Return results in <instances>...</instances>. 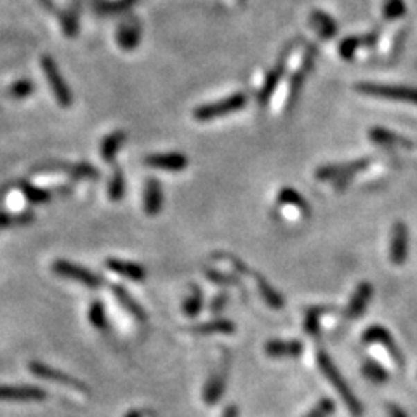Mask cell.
Instances as JSON below:
<instances>
[{
  "label": "cell",
  "instance_id": "obj_1",
  "mask_svg": "<svg viewBox=\"0 0 417 417\" xmlns=\"http://www.w3.org/2000/svg\"><path fill=\"white\" fill-rule=\"evenodd\" d=\"M317 360H319V367L322 369V372L326 374V378L329 379L330 384L334 386V389L339 393V396L343 398L344 405H346V409L353 414V417L364 416V405H362L360 400L357 398V395L351 391L350 384L344 381V378L341 375L339 369L334 365L332 358H330L326 351H319V355H317Z\"/></svg>",
  "mask_w": 417,
  "mask_h": 417
},
{
  "label": "cell",
  "instance_id": "obj_2",
  "mask_svg": "<svg viewBox=\"0 0 417 417\" xmlns=\"http://www.w3.org/2000/svg\"><path fill=\"white\" fill-rule=\"evenodd\" d=\"M372 160L369 159H358L353 162H344V163H330V166H323L317 170V179L320 181H332L336 184V188H344L353 176H357L358 172L367 169L371 166Z\"/></svg>",
  "mask_w": 417,
  "mask_h": 417
},
{
  "label": "cell",
  "instance_id": "obj_3",
  "mask_svg": "<svg viewBox=\"0 0 417 417\" xmlns=\"http://www.w3.org/2000/svg\"><path fill=\"white\" fill-rule=\"evenodd\" d=\"M247 105V96L244 92H237L228 98L221 99L216 103H208V105H202L193 112V117L200 122L214 121V118L227 117V115L235 114V112L242 110Z\"/></svg>",
  "mask_w": 417,
  "mask_h": 417
},
{
  "label": "cell",
  "instance_id": "obj_4",
  "mask_svg": "<svg viewBox=\"0 0 417 417\" xmlns=\"http://www.w3.org/2000/svg\"><path fill=\"white\" fill-rule=\"evenodd\" d=\"M358 92L375 96L381 99H391V101L412 103L417 105V87H407V85H388V84H372V82H364V84L355 85Z\"/></svg>",
  "mask_w": 417,
  "mask_h": 417
},
{
  "label": "cell",
  "instance_id": "obj_5",
  "mask_svg": "<svg viewBox=\"0 0 417 417\" xmlns=\"http://www.w3.org/2000/svg\"><path fill=\"white\" fill-rule=\"evenodd\" d=\"M40 64H42V70L44 73H46L47 82H49L51 91H53L56 101L60 103L63 108L71 107V103H73V94H71L70 87H68V84L64 82L56 61H54L51 56H44L42 60H40Z\"/></svg>",
  "mask_w": 417,
  "mask_h": 417
},
{
  "label": "cell",
  "instance_id": "obj_6",
  "mask_svg": "<svg viewBox=\"0 0 417 417\" xmlns=\"http://www.w3.org/2000/svg\"><path fill=\"white\" fill-rule=\"evenodd\" d=\"M53 272L56 275L63 276V278L82 283L89 289H98V287L103 285V276L96 275V273L84 268V266H78L71 261H64V259H57V261L53 263Z\"/></svg>",
  "mask_w": 417,
  "mask_h": 417
},
{
  "label": "cell",
  "instance_id": "obj_7",
  "mask_svg": "<svg viewBox=\"0 0 417 417\" xmlns=\"http://www.w3.org/2000/svg\"><path fill=\"white\" fill-rule=\"evenodd\" d=\"M30 371H32L37 378L46 379V381L57 382V384L70 386V388L77 389V391L85 393L89 389L87 386H85L82 381H78V379L71 378V375L66 374V372H61L57 371V369L49 367V365L42 364V362H32V364H30Z\"/></svg>",
  "mask_w": 417,
  "mask_h": 417
},
{
  "label": "cell",
  "instance_id": "obj_8",
  "mask_svg": "<svg viewBox=\"0 0 417 417\" xmlns=\"http://www.w3.org/2000/svg\"><path fill=\"white\" fill-rule=\"evenodd\" d=\"M364 343L365 344H381L386 351L393 357L395 364L398 367L403 365V355L400 353L398 346H396L395 339L391 337V334L381 326H371L367 330L364 332Z\"/></svg>",
  "mask_w": 417,
  "mask_h": 417
},
{
  "label": "cell",
  "instance_id": "obj_9",
  "mask_svg": "<svg viewBox=\"0 0 417 417\" xmlns=\"http://www.w3.org/2000/svg\"><path fill=\"white\" fill-rule=\"evenodd\" d=\"M407 256H409V230L402 221H396L391 230L389 259L393 265L400 266L407 261Z\"/></svg>",
  "mask_w": 417,
  "mask_h": 417
},
{
  "label": "cell",
  "instance_id": "obj_10",
  "mask_svg": "<svg viewBox=\"0 0 417 417\" xmlns=\"http://www.w3.org/2000/svg\"><path fill=\"white\" fill-rule=\"evenodd\" d=\"M145 163L152 169L167 170V172H181L188 167V157L177 152L159 153V155L146 157Z\"/></svg>",
  "mask_w": 417,
  "mask_h": 417
},
{
  "label": "cell",
  "instance_id": "obj_11",
  "mask_svg": "<svg viewBox=\"0 0 417 417\" xmlns=\"http://www.w3.org/2000/svg\"><path fill=\"white\" fill-rule=\"evenodd\" d=\"M315 54H317L315 47H313V46L308 47V54H306V57H304L303 64H301L299 71H297V73L292 77V80H290L289 105H287V110H290V108L296 105L297 98H299V94H301V89H303L304 80H306L308 73H310L311 66H313V61H315Z\"/></svg>",
  "mask_w": 417,
  "mask_h": 417
},
{
  "label": "cell",
  "instance_id": "obj_12",
  "mask_svg": "<svg viewBox=\"0 0 417 417\" xmlns=\"http://www.w3.org/2000/svg\"><path fill=\"white\" fill-rule=\"evenodd\" d=\"M287 57H289V51H285V53H283L282 56H280V61L275 64V66H273V70L269 71L268 77H266L265 84H263L261 91H259V96H258L259 107H265V105H268L269 98H272L273 92H275L276 85H278V82L282 80L283 71H285Z\"/></svg>",
  "mask_w": 417,
  "mask_h": 417
},
{
  "label": "cell",
  "instance_id": "obj_13",
  "mask_svg": "<svg viewBox=\"0 0 417 417\" xmlns=\"http://www.w3.org/2000/svg\"><path fill=\"white\" fill-rule=\"evenodd\" d=\"M372 294H374V289H372V285L369 282L360 283V285L357 287V290L353 292V296H351L350 303H348V308H346L348 319L353 320V319H358L360 315H364L369 303H371L372 299Z\"/></svg>",
  "mask_w": 417,
  "mask_h": 417
},
{
  "label": "cell",
  "instance_id": "obj_14",
  "mask_svg": "<svg viewBox=\"0 0 417 417\" xmlns=\"http://www.w3.org/2000/svg\"><path fill=\"white\" fill-rule=\"evenodd\" d=\"M228 371L227 369H220L214 372L213 378L208 379L207 384L204 388V402L205 405H216L220 402L221 396L224 395V388H227Z\"/></svg>",
  "mask_w": 417,
  "mask_h": 417
},
{
  "label": "cell",
  "instance_id": "obj_15",
  "mask_svg": "<svg viewBox=\"0 0 417 417\" xmlns=\"http://www.w3.org/2000/svg\"><path fill=\"white\" fill-rule=\"evenodd\" d=\"M143 204H145V211L148 216H157V214L162 211L163 191H162V186H160V183L155 179V177H150V179L146 181L145 198H143Z\"/></svg>",
  "mask_w": 417,
  "mask_h": 417
},
{
  "label": "cell",
  "instance_id": "obj_16",
  "mask_svg": "<svg viewBox=\"0 0 417 417\" xmlns=\"http://www.w3.org/2000/svg\"><path fill=\"white\" fill-rule=\"evenodd\" d=\"M107 266L117 275L132 280V282H143L146 278V269L138 263L124 261V259H108Z\"/></svg>",
  "mask_w": 417,
  "mask_h": 417
},
{
  "label": "cell",
  "instance_id": "obj_17",
  "mask_svg": "<svg viewBox=\"0 0 417 417\" xmlns=\"http://www.w3.org/2000/svg\"><path fill=\"white\" fill-rule=\"evenodd\" d=\"M46 391L37 386H0V400H44Z\"/></svg>",
  "mask_w": 417,
  "mask_h": 417
},
{
  "label": "cell",
  "instance_id": "obj_18",
  "mask_svg": "<svg viewBox=\"0 0 417 417\" xmlns=\"http://www.w3.org/2000/svg\"><path fill=\"white\" fill-rule=\"evenodd\" d=\"M266 353L273 358H290V357H299L303 353V343L301 341H282V339H275L269 341L268 344L265 346Z\"/></svg>",
  "mask_w": 417,
  "mask_h": 417
},
{
  "label": "cell",
  "instance_id": "obj_19",
  "mask_svg": "<svg viewBox=\"0 0 417 417\" xmlns=\"http://www.w3.org/2000/svg\"><path fill=\"white\" fill-rule=\"evenodd\" d=\"M112 292H114V296L117 297L118 303H121L122 306H124L125 310H127L136 320H138V322H141V323L146 322V317H148L146 315V311L143 310L141 304H139L138 301L131 296V294H129V290L125 289V287L112 285Z\"/></svg>",
  "mask_w": 417,
  "mask_h": 417
},
{
  "label": "cell",
  "instance_id": "obj_20",
  "mask_svg": "<svg viewBox=\"0 0 417 417\" xmlns=\"http://www.w3.org/2000/svg\"><path fill=\"white\" fill-rule=\"evenodd\" d=\"M369 138L375 143V145L381 146H389V148H395V146H403V148H410L412 141L403 136L396 134V132L388 131V129L382 127H374L369 131Z\"/></svg>",
  "mask_w": 417,
  "mask_h": 417
},
{
  "label": "cell",
  "instance_id": "obj_21",
  "mask_svg": "<svg viewBox=\"0 0 417 417\" xmlns=\"http://www.w3.org/2000/svg\"><path fill=\"white\" fill-rule=\"evenodd\" d=\"M191 332L197 336H213V334H231L235 332V323L228 319H214L208 322L198 323L191 327Z\"/></svg>",
  "mask_w": 417,
  "mask_h": 417
},
{
  "label": "cell",
  "instance_id": "obj_22",
  "mask_svg": "<svg viewBox=\"0 0 417 417\" xmlns=\"http://www.w3.org/2000/svg\"><path fill=\"white\" fill-rule=\"evenodd\" d=\"M139 39H141V26L136 21L122 23L121 28L117 32L118 46L125 51H132L134 47H138Z\"/></svg>",
  "mask_w": 417,
  "mask_h": 417
},
{
  "label": "cell",
  "instance_id": "obj_23",
  "mask_svg": "<svg viewBox=\"0 0 417 417\" xmlns=\"http://www.w3.org/2000/svg\"><path fill=\"white\" fill-rule=\"evenodd\" d=\"M311 26L323 39H334L337 35V23L323 11H313L310 16Z\"/></svg>",
  "mask_w": 417,
  "mask_h": 417
},
{
  "label": "cell",
  "instance_id": "obj_24",
  "mask_svg": "<svg viewBox=\"0 0 417 417\" xmlns=\"http://www.w3.org/2000/svg\"><path fill=\"white\" fill-rule=\"evenodd\" d=\"M256 283H258V290L259 294H261L263 299H265V303L268 304L272 310H282L285 301H283V297L280 296L278 290H276L275 287H273L272 283L261 275H256Z\"/></svg>",
  "mask_w": 417,
  "mask_h": 417
},
{
  "label": "cell",
  "instance_id": "obj_25",
  "mask_svg": "<svg viewBox=\"0 0 417 417\" xmlns=\"http://www.w3.org/2000/svg\"><path fill=\"white\" fill-rule=\"evenodd\" d=\"M125 138H127V134H125L124 131H115L103 139L101 157L105 162H108V163L114 162L115 157H117V153H118V150H121V146L124 145Z\"/></svg>",
  "mask_w": 417,
  "mask_h": 417
},
{
  "label": "cell",
  "instance_id": "obj_26",
  "mask_svg": "<svg viewBox=\"0 0 417 417\" xmlns=\"http://www.w3.org/2000/svg\"><path fill=\"white\" fill-rule=\"evenodd\" d=\"M276 202L282 205H287V207H294L297 211H301L303 214H310V204L303 198V195L299 193L294 188L285 186L278 191V197H276Z\"/></svg>",
  "mask_w": 417,
  "mask_h": 417
},
{
  "label": "cell",
  "instance_id": "obj_27",
  "mask_svg": "<svg viewBox=\"0 0 417 417\" xmlns=\"http://www.w3.org/2000/svg\"><path fill=\"white\" fill-rule=\"evenodd\" d=\"M329 308H322V306H313L306 311V315H304V330H306L310 336L317 337L320 334V319L322 315H326Z\"/></svg>",
  "mask_w": 417,
  "mask_h": 417
},
{
  "label": "cell",
  "instance_id": "obj_28",
  "mask_svg": "<svg viewBox=\"0 0 417 417\" xmlns=\"http://www.w3.org/2000/svg\"><path fill=\"white\" fill-rule=\"evenodd\" d=\"M362 372H364V375L369 381L375 382V384H382V382L388 381V372H386V369L382 367V365H379L378 362L371 360V358L365 360V364L362 365Z\"/></svg>",
  "mask_w": 417,
  "mask_h": 417
},
{
  "label": "cell",
  "instance_id": "obj_29",
  "mask_svg": "<svg viewBox=\"0 0 417 417\" xmlns=\"http://www.w3.org/2000/svg\"><path fill=\"white\" fill-rule=\"evenodd\" d=\"M125 195V176L121 169H115L110 183H108V198L112 202L122 200Z\"/></svg>",
  "mask_w": 417,
  "mask_h": 417
},
{
  "label": "cell",
  "instance_id": "obj_30",
  "mask_svg": "<svg viewBox=\"0 0 417 417\" xmlns=\"http://www.w3.org/2000/svg\"><path fill=\"white\" fill-rule=\"evenodd\" d=\"M202 304H204V297H202V290L198 289V287H193L190 292V296L184 299L183 303V311L184 315L190 317V319H193V317H197L198 313L202 311Z\"/></svg>",
  "mask_w": 417,
  "mask_h": 417
},
{
  "label": "cell",
  "instance_id": "obj_31",
  "mask_svg": "<svg viewBox=\"0 0 417 417\" xmlns=\"http://www.w3.org/2000/svg\"><path fill=\"white\" fill-rule=\"evenodd\" d=\"M89 320L96 329H105L107 327V311L101 301H92L89 306Z\"/></svg>",
  "mask_w": 417,
  "mask_h": 417
},
{
  "label": "cell",
  "instance_id": "obj_32",
  "mask_svg": "<svg viewBox=\"0 0 417 417\" xmlns=\"http://www.w3.org/2000/svg\"><path fill=\"white\" fill-rule=\"evenodd\" d=\"M21 190L25 193V197L28 198L32 204H46V202L51 200V193L47 190H42V188H37L33 184H21Z\"/></svg>",
  "mask_w": 417,
  "mask_h": 417
},
{
  "label": "cell",
  "instance_id": "obj_33",
  "mask_svg": "<svg viewBox=\"0 0 417 417\" xmlns=\"http://www.w3.org/2000/svg\"><path fill=\"white\" fill-rule=\"evenodd\" d=\"M362 46H365L364 37H348V39H344L339 46V53L343 60H353L355 53Z\"/></svg>",
  "mask_w": 417,
  "mask_h": 417
},
{
  "label": "cell",
  "instance_id": "obj_34",
  "mask_svg": "<svg viewBox=\"0 0 417 417\" xmlns=\"http://www.w3.org/2000/svg\"><path fill=\"white\" fill-rule=\"evenodd\" d=\"M407 8L403 0H386L384 8H382V15L386 19H398L405 15Z\"/></svg>",
  "mask_w": 417,
  "mask_h": 417
},
{
  "label": "cell",
  "instance_id": "obj_35",
  "mask_svg": "<svg viewBox=\"0 0 417 417\" xmlns=\"http://www.w3.org/2000/svg\"><path fill=\"white\" fill-rule=\"evenodd\" d=\"M332 412H336V403L330 398H322L304 417H330Z\"/></svg>",
  "mask_w": 417,
  "mask_h": 417
},
{
  "label": "cell",
  "instance_id": "obj_36",
  "mask_svg": "<svg viewBox=\"0 0 417 417\" xmlns=\"http://www.w3.org/2000/svg\"><path fill=\"white\" fill-rule=\"evenodd\" d=\"M33 89H35L33 87V82L23 78V80L15 82V84L11 85V89H9V94H11L15 99H25L32 94Z\"/></svg>",
  "mask_w": 417,
  "mask_h": 417
},
{
  "label": "cell",
  "instance_id": "obj_37",
  "mask_svg": "<svg viewBox=\"0 0 417 417\" xmlns=\"http://www.w3.org/2000/svg\"><path fill=\"white\" fill-rule=\"evenodd\" d=\"M205 275H207V278L211 280V282L218 283V285H237V283L240 282L238 276L227 275V273H221V272H218V269H207Z\"/></svg>",
  "mask_w": 417,
  "mask_h": 417
},
{
  "label": "cell",
  "instance_id": "obj_38",
  "mask_svg": "<svg viewBox=\"0 0 417 417\" xmlns=\"http://www.w3.org/2000/svg\"><path fill=\"white\" fill-rule=\"evenodd\" d=\"M227 303H228V296H227V294H220V296H218L216 299H214L213 303H211V310H213L214 313H220V311L223 310L224 306H227Z\"/></svg>",
  "mask_w": 417,
  "mask_h": 417
},
{
  "label": "cell",
  "instance_id": "obj_39",
  "mask_svg": "<svg viewBox=\"0 0 417 417\" xmlns=\"http://www.w3.org/2000/svg\"><path fill=\"white\" fill-rule=\"evenodd\" d=\"M386 409H388L389 417H409V416H407L405 410H403L402 407L395 405V403H389V405L386 407Z\"/></svg>",
  "mask_w": 417,
  "mask_h": 417
},
{
  "label": "cell",
  "instance_id": "obj_40",
  "mask_svg": "<svg viewBox=\"0 0 417 417\" xmlns=\"http://www.w3.org/2000/svg\"><path fill=\"white\" fill-rule=\"evenodd\" d=\"M221 417H238V409L237 405H228L227 409H224L223 416Z\"/></svg>",
  "mask_w": 417,
  "mask_h": 417
},
{
  "label": "cell",
  "instance_id": "obj_41",
  "mask_svg": "<svg viewBox=\"0 0 417 417\" xmlns=\"http://www.w3.org/2000/svg\"><path fill=\"white\" fill-rule=\"evenodd\" d=\"M39 4H42L44 8H46V9H49V11L56 12V6L53 4V0H39Z\"/></svg>",
  "mask_w": 417,
  "mask_h": 417
},
{
  "label": "cell",
  "instance_id": "obj_42",
  "mask_svg": "<svg viewBox=\"0 0 417 417\" xmlns=\"http://www.w3.org/2000/svg\"><path fill=\"white\" fill-rule=\"evenodd\" d=\"M124 417H145V414H143V410H129L127 414H125Z\"/></svg>",
  "mask_w": 417,
  "mask_h": 417
}]
</instances>
